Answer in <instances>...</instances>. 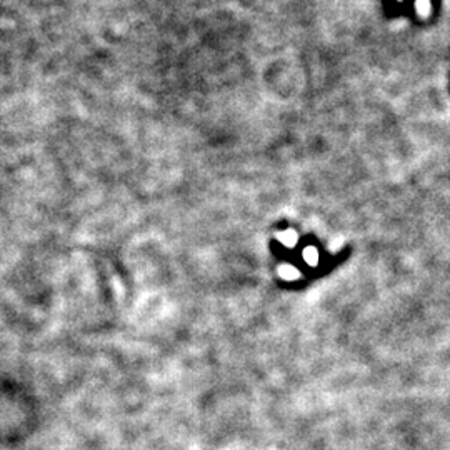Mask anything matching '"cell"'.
Here are the masks:
<instances>
[{"label":"cell","mask_w":450,"mask_h":450,"mask_svg":"<svg viewBox=\"0 0 450 450\" xmlns=\"http://www.w3.org/2000/svg\"><path fill=\"white\" fill-rule=\"evenodd\" d=\"M417 9L425 15V14H427V12H429V9H430L429 0H417Z\"/></svg>","instance_id":"obj_1"}]
</instances>
